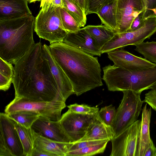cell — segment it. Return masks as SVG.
Segmentation results:
<instances>
[{
	"label": "cell",
	"instance_id": "6da1fadb",
	"mask_svg": "<svg viewBox=\"0 0 156 156\" xmlns=\"http://www.w3.org/2000/svg\"><path fill=\"white\" fill-rule=\"evenodd\" d=\"M14 64L12 83L15 97L37 101L66 102L40 42L35 43Z\"/></svg>",
	"mask_w": 156,
	"mask_h": 156
},
{
	"label": "cell",
	"instance_id": "7a4b0ae2",
	"mask_svg": "<svg viewBox=\"0 0 156 156\" xmlns=\"http://www.w3.org/2000/svg\"><path fill=\"white\" fill-rule=\"evenodd\" d=\"M56 62L70 80L77 96L103 85L97 57L63 42L49 46Z\"/></svg>",
	"mask_w": 156,
	"mask_h": 156
},
{
	"label": "cell",
	"instance_id": "3957f363",
	"mask_svg": "<svg viewBox=\"0 0 156 156\" xmlns=\"http://www.w3.org/2000/svg\"><path fill=\"white\" fill-rule=\"evenodd\" d=\"M32 15L0 20V57L14 64L35 43Z\"/></svg>",
	"mask_w": 156,
	"mask_h": 156
},
{
	"label": "cell",
	"instance_id": "277c9868",
	"mask_svg": "<svg viewBox=\"0 0 156 156\" xmlns=\"http://www.w3.org/2000/svg\"><path fill=\"white\" fill-rule=\"evenodd\" d=\"M103 70L102 79L111 91L130 90L141 94L156 83V64L152 67L134 71L115 64L109 65L103 67Z\"/></svg>",
	"mask_w": 156,
	"mask_h": 156
},
{
	"label": "cell",
	"instance_id": "5b68a950",
	"mask_svg": "<svg viewBox=\"0 0 156 156\" xmlns=\"http://www.w3.org/2000/svg\"><path fill=\"white\" fill-rule=\"evenodd\" d=\"M60 8L51 4L47 10L41 9L35 19L34 31L50 44L63 42L68 33L62 24Z\"/></svg>",
	"mask_w": 156,
	"mask_h": 156
},
{
	"label": "cell",
	"instance_id": "8992f818",
	"mask_svg": "<svg viewBox=\"0 0 156 156\" xmlns=\"http://www.w3.org/2000/svg\"><path fill=\"white\" fill-rule=\"evenodd\" d=\"M123 97L116 111L111 127L115 137L137 120L144 101L141 94L130 90L122 91Z\"/></svg>",
	"mask_w": 156,
	"mask_h": 156
},
{
	"label": "cell",
	"instance_id": "52a82bcc",
	"mask_svg": "<svg viewBox=\"0 0 156 156\" xmlns=\"http://www.w3.org/2000/svg\"><path fill=\"white\" fill-rule=\"evenodd\" d=\"M66 106L65 102L45 101L15 97L6 107V114L18 111H33L55 121H59L62 110Z\"/></svg>",
	"mask_w": 156,
	"mask_h": 156
},
{
	"label": "cell",
	"instance_id": "ba28073f",
	"mask_svg": "<svg viewBox=\"0 0 156 156\" xmlns=\"http://www.w3.org/2000/svg\"><path fill=\"white\" fill-rule=\"evenodd\" d=\"M156 32V16L146 19L144 25L140 28L131 32L116 33L107 42L101 50L102 54L113 51L129 45H134L144 42Z\"/></svg>",
	"mask_w": 156,
	"mask_h": 156
},
{
	"label": "cell",
	"instance_id": "9c48e42d",
	"mask_svg": "<svg viewBox=\"0 0 156 156\" xmlns=\"http://www.w3.org/2000/svg\"><path fill=\"white\" fill-rule=\"evenodd\" d=\"M98 113H77L68 109L61 116L59 121L65 132L74 143L81 139L90 125L100 118Z\"/></svg>",
	"mask_w": 156,
	"mask_h": 156
},
{
	"label": "cell",
	"instance_id": "30bf717a",
	"mask_svg": "<svg viewBox=\"0 0 156 156\" xmlns=\"http://www.w3.org/2000/svg\"><path fill=\"white\" fill-rule=\"evenodd\" d=\"M141 120H137L116 137L110 140V156H136Z\"/></svg>",
	"mask_w": 156,
	"mask_h": 156
},
{
	"label": "cell",
	"instance_id": "8fae6325",
	"mask_svg": "<svg viewBox=\"0 0 156 156\" xmlns=\"http://www.w3.org/2000/svg\"><path fill=\"white\" fill-rule=\"evenodd\" d=\"M117 33L127 32L138 15L146 9L145 0H115Z\"/></svg>",
	"mask_w": 156,
	"mask_h": 156
},
{
	"label": "cell",
	"instance_id": "7c38bea8",
	"mask_svg": "<svg viewBox=\"0 0 156 156\" xmlns=\"http://www.w3.org/2000/svg\"><path fill=\"white\" fill-rule=\"evenodd\" d=\"M31 127L37 133L46 138L60 142H74L65 132L59 120H52L40 115Z\"/></svg>",
	"mask_w": 156,
	"mask_h": 156
},
{
	"label": "cell",
	"instance_id": "4fadbf2b",
	"mask_svg": "<svg viewBox=\"0 0 156 156\" xmlns=\"http://www.w3.org/2000/svg\"><path fill=\"white\" fill-rule=\"evenodd\" d=\"M73 144L54 140L35 132L31 156H66Z\"/></svg>",
	"mask_w": 156,
	"mask_h": 156
},
{
	"label": "cell",
	"instance_id": "5bb4252c",
	"mask_svg": "<svg viewBox=\"0 0 156 156\" xmlns=\"http://www.w3.org/2000/svg\"><path fill=\"white\" fill-rule=\"evenodd\" d=\"M114 64L127 70L134 71L152 67L156 63L145 58L135 56L122 48L107 53Z\"/></svg>",
	"mask_w": 156,
	"mask_h": 156
},
{
	"label": "cell",
	"instance_id": "9a60e30c",
	"mask_svg": "<svg viewBox=\"0 0 156 156\" xmlns=\"http://www.w3.org/2000/svg\"><path fill=\"white\" fill-rule=\"evenodd\" d=\"M0 133L2 134L13 156H23V149L14 121L7 115L0 114Z\"/></svg>",
	"mask_w": 156,
	"mask_h": 156
},
{
	"label": "cell",
	"instance_id": "2e32d148",
	"mask_svg": "<svg viewBox=\"0 0 156 156\" xmlns=\"http://www.w3.org/2000/svg\"><path fill=\"white\" fill-rule=\"evenodd\" d=\"M63 42L93 56H101V49L93 38L83 28L68 32Z\"/></svg>",
	"mask_w": 156,
	"mask_h": 156
},
{
	"label": "cell",
	"instance_id": "e0dca14e",
	"mask_svg": "<svg viewBox=\"0 0 156 156\" xmlns=\"http://www.w3.org/2000/svg\"><path fill=\"white\" fill-rule=\"evenodd\" d=\"M43 52L47 58L51 72L65 100L75 94L72 84L64 71L53 58L49 46L43 45Z\"/></svg>",
	"mask_w": 156,
	"mask_h": 156
},
{
	"label": "cell",
	"instance_id": "ac0fdd59",
	"mask_svg": "<svg viewBox=\"0 0 156 156\" xmlns=\"http://www.w3.org/2000/svg\"><path fill=\"white\" fill-rule=\"evenodd\" d=\"M27 0H0V20H10L32 15Z\"/></svg>",
	"mask_w": 156,
	"mask_h": 156
},
{
	"label": "cell",
	"instance_id": "d6986e66",
	"mask_svg": "<svg viewBox=\"0 0 156 156\" xmlns=\"http://www.w3.org/2000/svg\"><path fill=\"white\" fill-rule=\"evenodd\" d=\"M151 114V108L146 104L142 109L141 124L140 130L136 156H144L152 140L150 136V125Z\"/></svg>",
	"mask_w": 156,
	"mask_h": 156
},
{
	"label": "cell",
	"instance_id": "ffe728a7",
	"mask_svg": "<svg viewBox=\"0 0 156 156\" xmlns=\"http://www.w3.org/2000/svg\"><path fill=\"white\" fill-rule=\"evenodd\" d=\"M114 137L111 127L105 124L99 118L90 125L84 136L77 142L107 139L110 140Z\"/></svg>",
	"mask_w": 156,
	"mask_h": 156
},
{
	"label": "cell",
	"instance_id": "44dd1931",
	"mask_svg": "<svg viewBox=\"0 0 156 156\" xmlns=\"http://www.w3.org/2000/svg\"><path fill=\"white\" fill-rule=\"evenodd\" d=\"M83 28L93 38L101 50L116 33L102 24L99 25H88Z\"/></svg>",
	"mask_w": 156,
	"mask_h": 156
},
{
	"label": "cell",
	"instance_id": "7402d4cb",
	"mask_svg": "<svg viewBox=\"0 0 156 156\" xmlns=\"http://www.w3.org/2000/svg\"><path fill=\"white\" fill-rule=\"evenodd\" d=\"M14 121L23 145V156H31L35 139V132L31 127L27 128Z\"/></svg>",
	"mask_w": 156,
	"mask_h": 156
},
{
	"label": "cell",
	"instance_id": "603a6c76",
	"mask_svg": "<svg viewBox=\"0 0 156 156\" xmlns=\"http://www.w3.org/2000/svg\"><path fill=\"white\" fill-rule=\"evenodd\" d=\"M115 1L103 6L97 14L101 20L102 24H104L117 33V25L114 9Z\"/></svg>",
	"mask_w": 156,
	"mask_h": 156
},
{
	"label": "cell",
	"instance_id": "cb8c5ba5",
	"mask_svg": "<svg viewBox=\"0 0 156 156\" xmlns=\"http://www.w3.org/2000/svg\"><path fill=\"white\" fill-rule=\"evenodd\" d=\"M14 67L12 64L0 57V89L8 90L12 83Z\"/></svg>",
	"mask_w": 156,
	"mask_h": 156
},
{
	"label": "cell",
	"instance_id": "d4e9b609",
	"mask_svg": "<svg viewBox=\"0 0 156 156\" xmlns=\"http://www.w3.org/2000/svg\"><path fill=\"white\" fill-rule=\"evenodd\" d=\"M7 114L9 118L27 128L31 127L40 115L37 113L27 110L18 111Z\"/></svg>",
	"mask_w": 156,
	"mask_h": 156
},
{
	"label": "cell",
	"instance_id": "484cf974",
	"mask_svg": "<svg viewBox=\"0 0 156 156\" xmlns=\"http://www.w3.org/2000/svg\"><path fill=\"white\" fill-rule=\"evenodd\" d=\"M109 140L81 148L69 151L66 156H89L104 152Z\"/></svg>",
	"mask_w": 156,
	"mask_h": 156
},
{
	"label": "cell",
	"instance_id": "4316f807",
	"mask_svg": "<svg viewBox=\"0 0 156 156\" xmlns=\"http://www.w3.org/2000/svg\"><path fill=\"white\" fill-rule=\"evenodd\" d=\"M63 8L79 23L81 27L86 23V15L75 2L72 0H62Z\"/></svg>",
	"mask_w": 156,
	"mask_h": 156
},
{
	"label": "cell",
	"instance_id": "83f0119b",
	"mask_svg": "<svg viewBox=\"0 0 156 156\" xmlns=\"http://www.w3.org/2000/svg\"><path fill=\"white\" fill-rule=\"evenodd\" d=\"M134 50L149 61L156 64V41L143 42L136 44Z\"/></svg>",
	"mask_w": 156,
	"mask_h": 156
},
{
	"label": "cell",
	"instance_id": "f1b7e54d",
	"mask_svg": "<svg viewBox=\"0 0 156 156\" xmlns=\"http://www.w3.org/2000/svg\"><path fill=\"white\" fill-rule=\"evenodd\" d=\"M60 13L63 27L68 32H75L81 27L77 21L64 8H60Z\"/></svg>",
	"mask_w": 156,
	"mask_h": 156
},
{
	"label": "cell",
	"instance_id": "f546056e",
	"mask_svg": "<svg viewBox=\"0 0 156 156\" xmlns=\"http://www.w3.org/2000/svg\"><path fill=\"white\" fill-rule=\"evenodd\" d=\"M116 110L112 105L102 107L98 112V116L106 125L111 126L114 119Z\"/></svg>",
	"mask_w": 156,
	"mask_h": 156
},
{
	"label": "cell",
	"instance_id": "4dcf8cb0",
	"mask_svg": "<svg viewBox=\"0 0 156 156\" xmlns=\"http://www.w3.org/2000/svg\"><path fill=\"white\" fill-rule=\"evenodd\" d=\"M70 111L77 113L94 114L98 113L99 108L96 107H90L84 104L79 105L75 103L67 106Z\"/></svg>",
	"mask_w": 156,
	"mask_h": 156
},
{
	"label": "cell",
	"instance_id": "1f68e13d",
	"mask_svg": "<svg viewBox=\"0 0 156 156\" xmlns=\"http://www.w3.org/2000/svg\"><path fill=\"white\" fill-rule=\"evenodd\" d=\"M88 14L91 13L97 14L101 9L104 5L115 0H88Z\"/></svg>",
	"mask_w": 156,
	"mask_h": 156
},
{
	"label": "cell",
	"instance_id": "d6a6232c",
	"mask_svg": "<svg viewBox=\"0 0 156 156\" xmlns=\"http://www.w3.org/2000/svg\"><path fill=\"white\" fill-rule=\"evenodd\" d=\"M145 10L140 13L132 22L131 27L127 32H131L137 30L144 25L146 19L144 17Z\"/></svg>",
	"mask_w": 156,
	"mask_h": 156
},
{
	"label": "cell",
	"instance_id": "836d02e7",
	"mask_svg": "<svg viewBox=\"0 0 156 156\" xmlns=\"http://www.w3.org/2000/svg\"><path fill=\"white\" fill-rule=\"evenodd\" d=\"M145 0L146 9L144 15V19L156 16V0Z\"/></svg>",
	"mask_w": 156,
	"mask_h": 156
},
{
	"label": "cell",
	"instance_id": "e575fe53",
	"mask_svg": "<svg viewBox=\"0 0 156 156\" xmlns=\"http://www.w3.org/2000/svg\"><path fill=\"white\" fill-rule=\"evenodd\" d=\"M106 140H107L85 141L73 143L69 151L79 149L91 145L100 143Z\"/></svg>",
	"mask_w": 156,
	"mask_h": 156
},
{
	"label": "cell",
	"instance_id": "d590c367",
	"mask_svg": "<svg viewBox=\"0 0 156 156\" xmlns=\"http://www.w3.org/2000/svg\"><path fill=\"white\" fill-rule=\"evenodd\" d=\"M144 102L156 111V92L150 90L145 94Z\"/></svg>",
	"mask_w": 156,
	"mask_h": 156
},
{
	"label": "cell",
	"instance_id": "8d00e7d4",
	"mask_svg": "<svg viewBox=\"0 0 156 156\" xmlns=\"http://www.w3.org/2000/svg\"><path fill=\"white\" fill-rule=\"evenodd\" d=\"M0 156H13L1 133H0Z\"/></svg>",
	"mask_w": 156,
	"mask_h": 156
},
{
	"label": "cell",
	"instance_id": "74e56055",
	"mask_svg": "<svg viewBox=\"0 0 156 156\" xmlns=\"http://www.w3.org/2000/svg\"><path fill=\"white\" fill-rule=\"evenodd\" d=\"M76 3L81 8L87 16L88 12V0H72Z\"/></svg>",
	"mask_w": 156,
	"mask_h": 156
},
{
	"label": "cell",
	"instance_id": "f35d334b",
	"mask_svg": "<svg viewBox=\"0 0 156 156\" xmlns=\"http://www.w3.org/2000/svg\"><path fill=\"white\" fill-rule=\"evenodd\" d=\"M156 147L152 140L149 146L146 151L144 156H156Z\"/></svg>",
	"mask_w": 156,
	"mask_h": 156
},
{
	"label": "cell",
	"instance_id": "ab89813d",
	"mask_svg": "<svg viewBox=\"0 0 156 156\" xmlns=\"http://www.w3.org/2000/svg\"><path fill=\"white\" fill-rule=\"evenodd\" d=\"M53 0H41L40 7L43 10H47L48 8Z\"/></svg>",
	"mask_w": 156,
	"mask_h": 156
},
{
	"label": "cell",
	"instance_id": "60d3db41",
	"mask_svg": "<svg viewBox=\"0 0 156 156\" xmlns=\"http://www.w3.org/2000/svg\"><path fill=\"white\" fill-rule=\"evenodd\" d=\"M51 4L54 7L63 8L62 0H53Z\"/></svg>",
	"mask_w": 156,
	"mask_h": 156
},
{
	"label": "cell",
	"instance_id": "b9f144b4",
	"mask_svg": "<svg viewBox=\"0 0 156 156\" xmlns=\"http://www.w3.org/2000/svg\"><path fill=\"white\" fill-rule=\"evenodd\" d=\"M151 90L156 92V83L153 85L150 88Z\"/></svg>",
	"mask_w": 156,
	"mask_h": 156
},
{
	"label": "cell",
	"instance_id": "7bdbcfd3",
	"mask_svg": "<svg viewBox=\"0 0 156 156\" xmlns=\"http://www.w3.org/2000/svg\"><path fill=\"white\" fill-rule=\"evenodd\" d=\"M28 2L29 3L35 2L36 1L41 2V0H27Z\"/></svg>",
	"mask_w": 156,
	"mask_h": 156
},
{
	"label": "cell",
	"instance_id": "ee69618b",
	"mask_svg": "<svg viewBox=\"0 0 156 156\" xmlns=\"http://www.w3.org/2000/svg\"></svg>",
	"mask_w": 156,
	"mask_h": 156
}]
</instances>
